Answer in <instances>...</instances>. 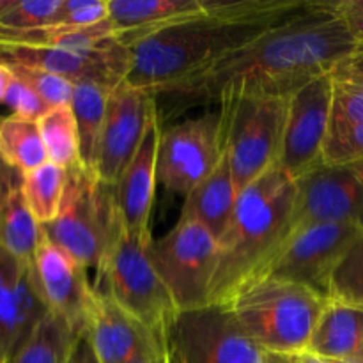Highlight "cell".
I'll use <instances>...</instances> for the list:
<instances>
[{"instance_id": "16", "label": "cell", "mask_w": 363, "mask_h": 363, "mask_svg": "<svg viewBox=\"0 0 363 363\" xmlns=\"http://www.w3.org/2000/svg\"><path fill=\"white\" fill-rule=\"evenodd\" d=\"M30 264L48 311L84 332L96 298L94 284L89 282V268L46 240L45 234Z\"/></svg>"}, {"instance_id": "8", "label": "cell", "mask_w": 363, "mask_h": 363, "mask_svg": "<svg viewBox=\"0 0 363 363\" xmlns=\"http://www.w3.org/2000/svg\"><path fill=\"white\" fill-rule=\"evenodd\" d=\"M165 344L181 363H294L255 342L225 305L184 311L167 328Z\"/></svg>"}, {"instance_id": "25", "label": "cell", "mask_w": 363, "mask_h": 363, "mask_svg": "<svg viewBox=\"0 0 363 363\" xmlns=\"http://www.w3.org/2000/svg\"><path fill=\"white\" fill-rule=\"evenodd\" d=\"M0 162L21 174L48 163L38 121L18 116L0 117Z\"/></svg>"}, {"instance_id": "5", "label": "cell", "mask_w": 363, "mask_h": 363, "mask_svg": "<svg viewBox=\"0 0 363 363\" xmlns=\"http://www.w3.org/2000/svg\"><path fill=\"white\" fill-rule=\"evenodd\" d=\"M123 227L113 186L84 165L67 170L66 191L53 222L41 225L46 240L73 255L85 268L101 266Z\"/></svg>"}, {"instance_id": "17", "label": "cell", "mask_w": 363, "mask_h": 363, "mask_svg": "<svg viewBox=\"0 0 363 363\" xmlns=\"http://www.w3.org/2000/svg\"><path fill=\"white\" fill-rule=\"evenodd\" d=\"M30 262L0 247V363H11L48 314Z\"/></svg>"}, {"instance_id": "6", "label": "cell", "mask_w": 363, "mask_h": 363, "mask_svg": "<svg viewBox=\"0 0 363 363\" xmlns=\"http://www.w3.org/2000/svg\"><path fill=\"white\" fill-rule=\"evenodd\" d=\"M152 234H133L121 227L101 266L94 287L152 332L165 335L179 314L151 257Z\"/></svg>"}, {"instance_id": "29", "label": "cell", "mask_w": 363, "mask_h": 363, "mask_svg": "<svg viewBox=\"0 0 363 363\" xmlns=\"http://www.w3.org/2000/svg\"><path fill=\"white\" fill-rule=\"evenodd\" d=\"M67 170L53 163H45L32 172L23 174L25 201L39 225L53 222L60 211L66 191Z\"/></svg>"}, {"instance_id": "34", "label": "cell", "mask_w": 363, "mask_h": 363, "mask_svg": "<svg viewBox=\"0 0 363 363\" xmlns=\"http://www.w3.org/2000/svg\"><path fill=\"white\" fill-rule=\"evenodd\" d=\"M108 18V0H62L55 23L89 27Z\"/></svg>"}, {"instance_id": "42", "label": "cell", "mask_w": 363, "mask_h": 363, "mask_svg": "<svg viewBox=\"0 0 363 363\" xmlns=\"http://www.w3.org/2000/svg\"><path fill=\"white\" fill-rule=\"evenodd\" d=\"M14 4V0H0V16Z\"/></svg>"}, {"instance_id": "39", "label": "cell", "mask_w": 363, "mask_h": 363, "mask_svg": "<svg viewBox=\"0 0 363 363\" xmlns=\"http://www.w3.org/2000/svg\"><path fill=\"white\" fill-rule=\"evenodd\" d=\"M294 363H325V362H323L321 358L314 357V354L305 353V354H300V357H298L296 360H294Z\"/></svg>"}, {"instance_id": "2", "label": "cell", "mask_w": 363, "mask_h": 363, "mask_svg": "<svg viewBox=\"0 0 363 363\" xmlns=\"http://www.w3.org/2000/svg\"><path fill=\"white\" fill-rule=\"evenodd\" d=\"M307 2L206 0L204 11L195 16L151 32L121 34L133 57L128 82L162 96L296 14Z\"/></svg>"}, {"instance_id": "23", "label": "cell", "mask_w": 363, "mask_h": 363, "mask_svg": "<svg viewBox=\"0 0 363 363\" xmlns=\"http://www.w3.org/2000/svg\"><path fill=\"white\" fill-rule=\"evenodd\" d=\"M206 0H108V18L121 34H142L195 16Z\"/></svg>"}, {"instance_id": "32", "label": "cell", "mask_w": 363, "mask_h": 363, "mask_svg": "<svg viewBox=\"0 0 363 363\" xmlns=\"http://www.w3.org/2000/svg\"><path fill=\"white\" fill-rule=\"evenodd\" d=\"M9 71L18 80L27 84L32 91L38 92L50 108L71 105L74 92L73 82L66 80V78L59 77V74H52L38 69H27V67H9Z\"/></svg>"}, {"instance_id": "36", "label": "cell", "mask_w": 363, "mask_h": 363, "mask_svg": "<svg viewBox=\"0 0 363 363\" xmlns=\"http://www.w3.org/2000/svg\"><path fill=\"white\" fill-rule=\"evenodd\" d=\"M332 7L346 21L358 45L363 46V0H332Z\"/></svg>"}, {"instance_id": "21", "label": "cell", "mask_w": 363, "mask_h": 363, "mask_svg": "<svg viewBox=\"0 0 363 363\" xmlns=\"http://www.w3.org/2000/svg\"><path fill=\"white\" fill-rule=\"evenodd\" d=\"M238 197H240V188L234 181L229 160L223 155L216 169L184 197L179 218L195 220L206 227L216 240H220L229 227Z\"/></svg>"}, {"instance_id": "41", "label": "cell", "mask_w": 363, "mask_h": 363, "mask_svg": "<svg viewBox=\"0 0 363 363\" xmlns=\"http://www.w3.org/2000/svg\"><path fill=\"white\" fill-rule=\"evenodd\" d=\"M165 363H181L179 360H177L176 354H174L172 351H170L169 347H167V344H165Z\"/></svg>"}, {"instance_id": "18", "label": "cell", "mask_w": 363, "mask_h": 363, "mask_svg": "<svg viewBox=\"0 0 363 363\" xmlns=\"http://www.w3.org/2000/svg\"><path fill=\"white\" fill-rule=\"evenodd\" d=\"M85 332L101 363H135L165 353V335L142 325L98 289Z\"/></svg>"}, {"instance_id": "7", "label": "cell", "mask_w": 363, "mask_h": 363, "mask_svg": "<svg viewBox=\"0 0 363 363\" xmlns=\"http://www.w3.org/2000/svg\"><path fill=\"white\" fill-rule=\"evenodd\" d=\"M289 98L250 94L220 99L223 149L240 191L279 163Z\"/></svg>"}, {"instance_id": "27", "label": "cell", "mask_w": 363, "mask_h": 363, "mask_svg": "<svg viewBox=\"0 0 363 363\" xmlns=\"http://www.w3.org/2000/svg\"><path fill=\"white\" fill-rule=\"evenodd\" d=\"M80 333L64 318L48 312L11 363H67Z\"/></svg>"}, {"instance_id": "4", "label": "cell", "mask_w": 363, "mask_h": 363, "mask_svg": "<svg viewBox=\"0 0 363 363\" xmlns=\"http://www.w3.org/2000/svg\"><path fill=\"white\" fill-rule=\"evenodd\" d=\"M222 305L262 347L300 357L308 353L328 298L301 284L264 277L241 286Z\"/></svg>"}, {"instance_id": "10", "label": "cell", "mask_w": 363, "mask_h": 363, "mask_svg": "<svg viewBox=\"0 0 363 363\" xmlns=\"http://www.w3.org/2000/svg\"><path fill=\"white\" fill-rule=\"evenodd\" d=\"M362 233V227L347 223H308L296 227L252 280L264 277L287 280L311 287L328 298L333 273Z\"/></svg>"}, {"instance_id": "22", "label": "cell", "mask_w": 363, "mask_h": 363, "mask_svg": "<svg viewBox=\"0 0 363 363\" xmlns=\"http://www.w3.org/2000/svg\"><path fill=\"white\" fill-rule=\"evenodd\" d=\"M308 353L321 360L363 363V307L328 300Z\"/></svg>"}, {"instance_id": "37", "label": "cell", "mask_w": 363, "mask_h": 363, "mask_svg": "<svg viewBox=\"0 0 363 363\" xmlns=\"http://www.w3.org/2000/svg\"><path fill=\"white\" fill-rule=\"evenodd\" d=\"M67 363H101L98 354H96L94 347H92L91 339H89L85 330L77 337V340H74L73 350H71L69 358H67Z\"/></svg>"}, {"instance_id": "33", "label": "cell", "mask_w": 363, "mask_h": 363, "mask_svg": "<svg viewBox=\"0 0 363 363\" xmlns=\"http://www.w3.org/2000/svg\"><path fill=\"white\" fill-rule=\"evenodd\" d=\"M363 162V123L332 130L323 151V165Z\"/></svg>"}, {"instance_id": "43", "label": "cell", "mask_w": 363, "mask_h": 363, "mask_svg": "<svg viewBox=\"0 0 363 363\" xmlns=\"http://www.w3.org/2000/svg\"><path fill=\"white\" fill-rule=\"evenodd\" d=\"M325 363H346V362H337V360H323Z\"/></svg>"}, {"instance_id": "14", "label": "cell", "mask_w": 363, "mask_h": 363, "mask_svg": "<svg viewBox=\"0 0 363 363\" xmlns=\"http://www.w3.org/2000/svg\"><path fill=\"white\" fill-rule=\"evenodd\" d=\"M332 130L330 74L308 82L289 98L282 149L277 165L294 181L323 165V151Z\"/></svg>"}, {"instance_id": "26", "label": "cell", "mask_w": 363, "mask_h": 363, "mask_svg": "<svg viewBox=\"0 0 363 363\" xmlns=\"http://www.w3.org/2000/svg\"><path fill=\"white\" fill-rule=\"evenodd\" d=\"M112 91L113 89L94 84V82L74 84L71 110L74 113L78 138H80L82 165L89 172H92L96 147H98L99 135H101L103 123H105L106 99H108V94Z\"/></svg>"}, {"instance_id": "24", "label": "cell", "mask_w": 363, "mask_h": 363, "mask_svg": "<svg viewBox=\"0 0 363 363\" xmlns=\"http://www.w3.org/2000/svg\"><path fill=\"white\" fill-rule=\"evenodd\" d=\"M328 74L332 82V130L363 123V46L340 59Z\"/></svg>"}, {"instance_id": "3", "label": "cell", "mask_w": 363, "mask_h": 363, "mask_svg": "<svg viewBox=\"0 0 363 363\" xmlns=\"http://www.w3.org/2000/svg\"><path fill=\"white\" fill-rule=\"evenodd\" d=\"M294 206L296 181L279 165L240 191L229 227L218 240L209 303H225L277 254L293 229Z\"/></svg>"}, {"instance_id": "30", "label": "cell", "mask_w": 363, "mask_h": 363, "mask_svg": "<svg viewBox=\"0 0 363 363\" xmlns=\"http://www.w3.org/2000/svg\"><path fill=\"white\" fill-rule=\"evenodd\" d=\"M328 300L363 307V233L333 273Z\"/></svg>"}, {"instance_id": "40", "label": "cell", "mask_w": 363, "mask_h": 363, "mask_svg": "<svg viewBox=\"0 0 363 363\" xmlns=\"http://www.w3.org/2000/svg\"><path fill=\"white\" fill-rule=\"evenodd\" d=\"M135 363H165V353L158 354V357L142 358V360H138V362H135Z\"/></svg>"}, {"instance_id": "31", "label": "cell", "mask_w": 363, "mask_h": 363, "mask_svg": "<svg viewBox=\"0 0 363 363\" xmlns=\"http://www.w3.org/2000/svg\"><path fill=\"white\" fill-rule=\"evenodd\" d=\"M62 0H14L0 16V30L20 32L55 23Z\"/></svg>"}, {"instance_id": "19", "label": "cell", "mask_w": 363, "mask_h": 363, "mask_svg": "<svg viewBox=\"0 0 363 363\" xmlns=\"http://www.w3.org/2000/svg\"><path fill=\"white\" fill-rule=\"evenodd\" d=\"M162 117L152 121L140 149L113 186L116 204L124 227L133 234L151 233V215L158 186V151L162 138Z\"/></svg>"}, {"instance_id": "20", "label": "cell", "mask_w": 363, "mask_h": 363, "mask_svg": "<svg viewBox=\"0 0 363 363\" xmlns=\"http://www.w3.org/2000/svg\"><path fill=\"white\" fill-rule=\"evenodd\" d=\"M23 174L0 162V247L30 262L43 240V229L25 201Z\"/></svg>"}, {"instance_id": "11", "label": "cell", "mask_w": 363, "mask_h": 363, "mask_svg": "<svg viewBox=\"0 0 363 363\" xmlns=\"http://www.w3.org/2000/svg\"><path fill=\"white\" fill-rule=\"evenodd\" d=\"M158 113V96L147 89L135 87L126 80L110 92L92 163V174L99 181L116 186Z\"/></svg>"}, {"instance_id": "1", "label": "cell", "mask_w": 363, "mask_h": 363, "mask_svg": "<svg viewBox=\"0 0 363 363\" xmlns=\"http://www.w3.org/2000/svg\"><path fill=\"white\" fill-rule=\"evenodd\" d=\"M358 46L346 21L333 11L332 0H308L303 9L247 46L163 92L167 108L160 116L230 96L289 98L308 82L328 74Z\"/></svg>"}, {"instance_id": "13", "label": "cell", "mask_w": 363, "mask_h": 363, "mask_svg": "<svg viewBox=\"0 0 363 363\" xmlns=\"http://www.w3.org/2000/svg\"><path fill=\"white\" fill-rule=\"evenodd\" d=\"M0 64L59 74L73 84L94 82L108 89L128 80L133 64L130 46L117 35L91 50H64L50 46L0 43Z\"/></svg>"}, {"instance_id": "28", "label": "cell", "mask_w": 363, "mask_h": 363, "mask_svg": "<svg viewBox=\"0 0 363 363\" xmlns=\"http://www.w3.org/2000/svg\"><path fill=\"white\" fill-rule=\"evenodd\" d=\"M38 124L50 163L66 170L82 165L80 138L71 105L53 106Z\"/></svg>"}, {"instance_id": "12", "label": "cell", "mask_w": 363, "mask_h": 363, "mask_svg": "<svg viewBox=\"0 0 363 363\" xmlns=\"http://www.w3.org/2000/svg\"><path fill=\"white\" fill-rule=\"evenodd\" d=\"M223 135L220 112L181 121L162 130L158 183L186 197L222 162Z\"/></svg>"}, {"instance_id": "15", "label": "cell", "mask_w": 363, "mask_h": 363, "mask_svg": "<svg viewBox=\"0 0 363 363\" xmlns=\"http://www.w3.org/2000/svg\"><path fill=\"white\" fill-rule=\"evenodd\" d=\"M308 223H347L363 229V162L319 165L296 179L293 229Z\"/></svg>"}, {"instance_id": "9", "label": "cell", "mask_w": 363, "mask_h": 363, "mask_svg": "<svg viewBox=\"0 0 363 363\" xmlns=\"http://www.w3.org/2000/svg\"><path fill=\"white\" fill-rule=\"evenodd\" d=\"M218 254V240L195 220L179 218L170 233L152 240V262L177 311L209 305Z\"/></svg>"}, {"instance_id": "38", "label": "cell", "mask_w": 363, "mask_h": 363, "mask_svg": "<svg viewBox=\"0 0 363 363\" xmlns=\"http://www.w3.org/2000/svg\"><path fill=\"white\" fill-rule=\"evenodd\" d=\"M11 82H13V73L9 71V67L0 64V103H4V99H6Z\"/></svg>"}, {"instance_id": "35", "label": "cell", "mask_w": 363, "mask_h": 363, "mask_svg": "<svg viewBox=\"0 0 363 363\" xmlns=\"http://www.w3.org/2000/svg\"><path fill=\"white\" fill-rule=\"evenodd\" d=\"M4 103L9 106L13 116L23 117V119L30 121H39L50 110V106L43 101L41 96L35 91H32L27 84L18 80L14 74L13 82H11L9 89H7Z\"/></svg>"}]
</instances>
